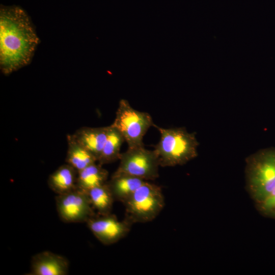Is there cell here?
Returning a JSON list of instances; mask_svg holds the SVG:
<instances>
[{"instance_id": "14", "label": "cell", "mask_w": 275, "mask_h": 275, "mask_svg": "<svg viewBox=\"0 0 275 275\" xmlns=\"http://www.w3.org/2000/svg\"><path fill=\"white\" fill-rule=\"evenodd\" d=\"M96 162L78 172L77 188L87 192L107 182L108 171Z\"/></svg>"}, {"instance_id": "16", "label": "cell", "mask_w": 275, "mask_h": 275, "mask_svg": "<svg viewBox=\"0 0 275 275\" xmlns=\"http://www.w3.org/2000/svg\"><path fill=\"white\" fill-rule=\"evenodd\" d=\"M92 206L100 215L109 214L115 201L107 182L87 191Z\"/></svg>"}, {"instance_id": "7", "label": "cell", "mask_w": 275, "mask_h": 275, "mask_svg": "<svg viewBox=\"0 0 275 275\" xmlns=\"http://www.w3.org/2000/svg\"><path fill=\"white\" fill-rule=\"evenodd\" d=\"M56 206L60 218L65 223H86L96 214L87 192L78 188L57 195Z\"/></svg>"}, {"instance_id": "5", "label": "cell", "mask_w": 275, "mask_h": 275, "mask_svg": "<svg viewBox=\"0 0 275 275\" xmlns=\"http://www.w3.org/2000/svg\"><path fill=\"white\" fill-rule=\"evenodd\" d=\"M154 124L149 113L134 109L127 100L121 99L111 125L122 134L128 148H131L144 146L143 137Z\"/></svg>"}, {"instance_id": "9", "label": "cell", "mask_w": 275, "mask_h": 275, "mask_svg": "<svg viewBox=\"0 0 275 275\" xmlns=\"http://www.w3.org/2000/svg\"><path fill=\"white\" fill-rule=\"evenodd\" d=\"M69 263L64 257L45 251L35 254L31 261L30 275H66Z\"/></svg>"}, {"instance_id": "1", "label": "cell", "mask_w": 275, "mask_h": 275, "mask_svg": "<svg viewBox=\"0 0 275 275\" xmlns=\"http://www.w3.org/2000/svg\"><path fill=\"white\" fill-rule=\"evenodd\" d=\"M39 39L26 12L17 6L0 8V67L8 75L30 63Z\"/></svg>"}, {"instance_id": "15", "label": "cell", "mask_w": 275, "mask_h": 275, "mask_svg": "<svg viewBox=\"0 0 275 275\" xmlns=\"http://www.w3.org/2000/svg\"><path fill=\"white\" fill-rule=\"evenodd\" d=\"M125 142L122 134L112 125L108 126L106 139L97 162L101 165L119 160L120 149Z\"/></svg>"}, {"instance_id": "17", "label": "cell", "mask_w": 275, "mask_h": 275, "mask_svg": "<svg viewBox=\"0 0 275 275\" xmlns=\"http://www.w3.org/2000/svg\"><path fill=\"white\" fill-rule=\"evenodd\" d=\"M255 205L257 210L261 215L275 219V189L263 200Z\"/></svg>"}, {"instance_id": "10", "label": "cell", "mask_w": 275, "mask_h": 275, "mask_svg": "<svg viewBox=\"0 0 275 275\" xmlns=\"http://www.w3.org/2000/svg\"><path fill=\"white\" fill-rule=\"evenodd\" d=\"M108 126L100 127H82L72 134V138L98 159L104 145Z\"/></svg>"}, {"instance_id": "6", "label": "cell", "mask_w": 275, "mask_h": 275, "mask_svg": "<svg viewBox=\"0 0 275 275\" xmlns=\"http://www.w3.org/2000/svg\"><path fill=\"white\" fill-rule=\"evenodd\" d=\"M115 172L124 173L144 181L154 180L159 176V163L154 150L144 146L129 148L121 154Z\"/></svg>"}, {"instance_id": "12", "label": "cell", "mask_w": 275, "mask_h": 275, "mask_svg": "<svg viewBox=\"0 0 275 275\" xmlns=\"http://www.w3.org/2000/svg\"><path fill=\"white\" fill-rule=\"evenodd\" d=\"M77 174L69 164H63L49 175L48 185L57 195L68 193L77 188Z\"/></svg>"}, {"instance_id": "3", "label": "cell", "mask_w": 275, "mask_h": 275, "mask_svg": "<svg viewBox=\"0 0 275 275\" xmlns=\"http://www.w3.org/2000/svg\"><path fill=\"white\" fill-rule=\"evenodd\" d=\"M246 189L255 203L275 189V149L260 151L249 157L245 167Z\"/></svg>"}, {"instance_id": "8", "label": "cell", "mask_w": 275, "mask_h": 275, "mask_svg": "<svg viewBox=\"0 0 275 275\" xmlns=\"http://www.w3.org/2000/svg\"><path fill=\"white\" fill-rule=\"evenodd\" d=\"M86 223L95 237L105 245L115 243L125 237L133 224L125 217L119 220L112 213L104 215L96 213Z\"/></svg>"}, {"instance_id": "2", "label": "cell", "mask_w": 275, "mask_h": 275, "mask_svg": "<svg viewBox=\"0 0 275 275\" xmlns=\"http://www.w3.org/2000/svg\"><path fill=\"white\" fill-rule=\"evenodd\" d=\"M153 126L160 135L154 149L160 166H182L197 156L199 143L195 133L182 127L164 128L155 124Z\"/></svg>"}, {"instance_id": "13", "label": "cell", "mask_w": 275, "mask_h": 275, "mask_svg": "<svg viewBox=\"0 0 275 275\" xmlns=\"http://www.w3.org/2000/svg\"><path fill=\"white\" fill-rule=\"evenodd\" d=\"M67 140L68 147L66 157V163L79 172L97 162L96 157L77 142L71 134L67 135Z\"/></svg>"}, {"instance_id": "11", "label": "cell", "mask_w": 275, "mask_h": 275, "mask_svg": "<svg viewBox=\"0 0 275 275\" xmlns=\"http://www.w3.org/2000/svg\"><path fill=\"white\" fill-rule=\"evenodd\" d=\"M145 181L128 174L115 172L107 183L115 200L123 204Z\"/></svg>"}, {"instance_id": "4", "label": "cell", "mask_w": 275, "mask_h": 275, "mask_svg": "<svg viewBox=\"0 0 275 275\" xmlns=\"http://www.w3.org/2000/svg\"><path fill=\"white\" fill-rule=\"evenodd\" d=\"M164 204L161 187L146 181L123 203L125 217L133 224L151 222L160 213Z\"/></svg>"}]
</instances>
